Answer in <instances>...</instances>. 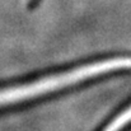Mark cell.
Wrapping results in <instances>:
<instances>
[{
	"label": "cell",
	"mask_w": 131,
	"mask_h": 131,
	"mask_svg": "<svg viewBox=\"0 0 131 131\" xmlns=\"http://www.w3.org/2000/svg\"><path fill=\"white\" fill-rule=\"evenodd\" d=\"M130 124H131V106L129 108H126L122 113H118L103 129V131H121Z\"/></svg>",
	"instance_id": "7a4b0ae2"
},
{
	"label": "cell",
	"mask_w": 131,
	"mask_h": 131,
	"mask_svg": "<svg viewBox=\"0 0 131 131\" xmlns=\"http://www.w3.org/2000/svg\"><path fill=\"white\" fill-rule=\"evenodd\" d=\"M129 68H131V57H116L106 61L87 64L77 69L61 74H55L28 84L0 90V107L5 104L20 102L24 99H29L37 95H42L50 92H55L57 89L77 84L79 82H84L89 78H94L98 75H103V74H108V73H113Z\"/></svg>",
	"instance_id": "6da1fadb"
}]
</instances>
